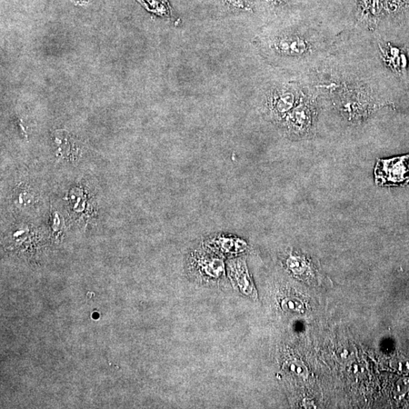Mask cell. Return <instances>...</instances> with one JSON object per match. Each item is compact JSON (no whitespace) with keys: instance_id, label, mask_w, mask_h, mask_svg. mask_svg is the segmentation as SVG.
<instances>
[{"instance_id":"cell-1","label":"cell","mask_w":409,"mask_h":409,"mask_svg":"<svg viewBox=\"0 0 409 409\" xmlns=\"http://www.w3.org/2000/svg\"><path fill=\"white\" fill-rule=\"evenodd\" d=\"M375 181L379 187H403L409 183V154L377 159Z\"/></svg>"},{"instance_id":"cell-2","label":"cell","mask_w":409,"mask_h":409,"mask_svg":"<svg viewBox=\"0 0 409 409\" xmlns=\"http://www.w3.org/2000/svg\"><path fill=\"white\" fill-rule=\"evenodd\" d=\"M314 108L306 103L298 106L294 111L287 116V125L290 133L302 137L307 134L314 123Z\"/></svg>"},{"instance_id":"cell-3","label":"cell","mask_w":409,"mask_h":409,"mask_svg":"<svg viewBox=\"0 0 409 409\" xmlns=\"http://www.w3.org/2000/svg\"><path fill=\"white\" fill-rule=\"evenodd\" d=\"M206 246L212 251L225 256H235L244 253L248 249V244L244 239L233 235L217 234L208 237Z\"/></svg>"},{"instance_id":"cell-4","label":"cell","mask_w":409,"mask_h":409,"mask_svg":"<svg viewBox=\"0 0 409 409\" xmlns=\"http://www.w3.org/2000/svg\"><path fill=\"white\" fill-rule=\"evenodd\" d=\"M229 274L233 283L242 294L247 296H256V288L245 259L237 258L229 263Z\"/></svg>"},{"instance_id":"cell-5","label":"cell","mask_w":409,"mask_h":409,"mask_svg":"<svg viewBox=\"0 0 409 409\" xmlns=\"http://www.w3.org/2000/svg\"><path fill=\"white\" fill-rule=\"evenodd\" d=\"M194 264L201 275L208 278L220 277L225 273V263L218 257L198 255L194 258Z\"/></svg>"},{"instance_id":"cell-6","label":"cell","mask_w":409,"mask_h":409,"mask_svg":"<svg viewBox=\"0 0 409 409\" xmlns=\"http://www.w3.org/2000/svg\"><path fill=\"white\" fill-rule=\"evenodd\" d=\"M294 105V96L290 93H284L275 97L272 104V111L278 118H283Z\"/></svg>"},{"instance_id":"cell-7","label":"cell","mask_w":409,"mask_h":409,"mask_svg":"<svg viewBox=\"0 0 409 409\" xmlns=\"http://www.w3.org/2000/svg\"><path fill=\"white\" fill-rule=\"evenodd\" d=\"M279 47L284 53L296 55L303 54L306 49L304 42L297 37L284 39Z\"/></svg>"},{"instance_id":"cell-8","label":"cell","mask_w":409,"mask_h":409,"mask_svg":"<svg viewBox=\"0 0 409 409\" xmlns=\"http://www.w3.org/2000/svg\"><path fill=\"white\" fill-rule=\"evenodd\" d=\"M143 1L147 5L149 9L153 10L157 13H168V8H167L163 0H143Z\"/></svg>"},{"instance_id":"cell-9","label":"cell","mask_w":409,"mask_h":409,"mask_svg":"<svg viewBox=\"0 0 409 409\" xmlns=\"http://www.w3.org/2000/svg\"><path fill=\"white\" fill-rule=\"evenodd\" d=\"M409 391V378L403 377L398 381L394 390V396L396 398H401Z\"/></svg>"},{"instance_id":"cell-10","label":"cell","mask_w":409,"mask_h":409,"mask_svg":"<svg viewBox=\"0 0 409 409\" xmlns=\"http://www.w3.org/2000/svg\"><path fill=\"white\" fill-rule=\"evenodd\" d=\"M393 367L396 369L397 371L403 373L409 372V360L406 358H398L393 362Z\"/></svg>"},{"instance_id":"cell-11","label":"cell","mask_w":409,"mask_h":409,"mask_svg":"<svg viewBox=\"0 0 409 409\" xmlns=\"http://www.w3.org/2000/svg\"><path fill=\"white\" fill-rule=\"evenodd\" d=\"M282 306L287 310L298 311L301 308L302 305L296 299L287 298L282 302Z\"/></svg>"},{"instance_id":"cell-12","label":"cell","mask_w":409,"mask_h":409,"mask_svg":"<svg viewBox=\"0 0 409 409\" xmlns=\"http://www.w3.org/2000/svg\"><path fill=\"white\" fill-rule=\"evenodd\" d=\"M290 371L296 375H301L303 374V367L301 364L292 363L290 365Z\"/></svg>"},{"instance_id":"cell-13","label":"cell","mask_w":409,"mask_h":409,"mask_svg":"<svg viewBox=\"0 0 409 409\" xmlns=\"http://www.w3.org/2000/svg\"><path fill=\"white\" fill-rule=\"evenodd\" d=\"M274 2H281L283 1V0H273Z\"/></svg>"}]
</instances>
